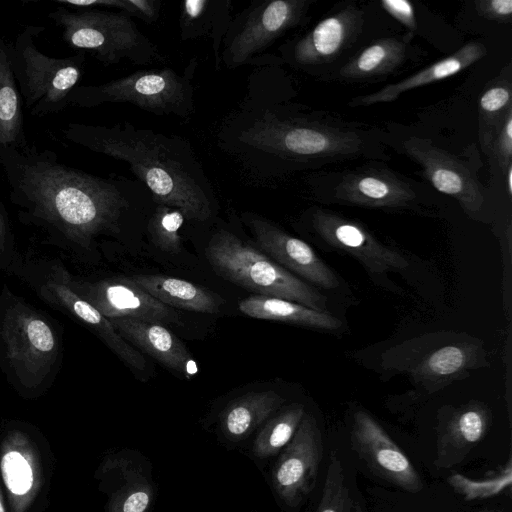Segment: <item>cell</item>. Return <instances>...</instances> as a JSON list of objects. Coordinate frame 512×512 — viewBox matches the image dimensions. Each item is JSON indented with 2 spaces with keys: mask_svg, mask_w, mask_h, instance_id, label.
Returning <instances> with one entry per match:
<instances>
[{
  "mask_svg": "<svg viewBox=\"0 0 512 512\" xmlns=\"http://www.w3.org/2000/svg\"><path fill=\"white\" fill-rule=\"evenodd\" d=\"M307 4L304 0H273L252 4L232 21L223 41L221 61L229 68L245 64L297 25Z\"/></svg>",
  "mask_w": 512,
  "mask_h": 512,
  "instance_id": "ba28073f",
  "label": "cell"
},
{
  "mask_svg": "<svg viewBox=\"0 0 512 512\" xmlns=\"http://www.w3.org/2000/svg\"><path fill=\"white\" fill-rule=\"evenodd\" d=\"M184 215L178 209L156 204L147 224L152 242L160 250L170 254H178L181 250L180 228Z\"/></svg>",
  "mask_w": 512,
  "mask_h": 512,
  "instance_id": "83f0119b",
  "label": "cell"
},
{
  "mask_svg": "<svg viewBox=\"0 0 512 512\" xmlns=\"http://www.w3.org/2000/svg\"><path fill=\"white\" fill-rule=\"evenodd\" d=\"M44 31V26L27 25L13 42L8 43L23 105L34 117H45L66 109L70 94L79 86L84 74V53L56 58L37 47L36 40Z\"/></svg>",
  "mask_w": 512,
  "mask_h": 512,
  "instance_id": "5b68a950",
  "label": "cell"
},
{
  "mask_svg": "<svg viewBox=\"0 0 512 512\" xmlns=\"http://www.w3.org/2000/svg\"><path fill=\"white\" fill-rule=\"evenodd\" d=\"M486 54L485 46L480 42H469L455 53L437 61L415 74L381 88L379 91L356 99L352 106H369L391 102L402 93L436 81L451 77L474 64Z\"/></svg>",
  "mask_w": 512,
  "mask_h": 512,
  "instance_id": "d6986e66",
  "label": "cell"
},
{
  "mask_svg": "<svg viewBox=\"0 0 512 512\" xmlns=\"http://www.w3.org/2000/svg\"><path fill=\"white\" fill-rule=\"evenodd\" d=\"M62 134L78 146L128 163L155 204L178 209L189 220L204 222L213 216L212 184L182 137L135 127L127 121L111 126L71 122Z\"/></svg>",
  "mask_w": 512,
  "mask_h": 512,
  "instance_id": "7a4b0ae2",
  "label": "cell"
},
{
  "mask_svg": "<svg viewBox=\"0 0 512 512\" xmlns=\"http://www.w3.org/2000/svg\"><path fill=\"white\" fill-rule=\"evenodd\" d=\"M218 138L223 150L256 170L274 160L353 154L362 144L353 132L283 117L251 90L238 109L224 119Z\"/></svg>",
  "mask_w": 512,
  "mask_h": 512,
  "instance_id": "3957f363",
  "label": "cell"
},
{
  "mask_svg": "<svg viewBox=\"0 0 512 512\" xmlns=\"http://www.w3.org/2000/svg\"><path fill=\"white\" fill-rule=\"evenodd\" d=\"M243 218L258 246L280 266L321 288L338 287L335 272L306 242L286 233L262 216L246 213Z\"/></svg>",
  "mask_w": 512,
  "mask_h": 512,
  "instance_id": "8fae6325",
  "label": "cell"
},
{
  "mask_svg": "<svg viewBox=\"0 0 512 512\" xmlns=\"http://www.w3.org/2000/svg\"><path fill=\"white\" fill-rule=\"evenodd\" d=\"M406 45L397 38L377 40L366 47L341 69L345 78H366L391 72L398 67L405 57Z\"/></svg>",
  "mask_w": 512,
  "mask_h": 512,
  "instance_id": "484cf974",
  "label": "cell"
},
{
  "mask_svg": "<svg viewBox=\"0 0 512 512\" xmlns=\"http://www.w3.org/2000/svg\"><path fill=\"white\" fill-rule=\"evenodd\" d=\"M283 401L279 394L271 390L250 392L228 406L224 415V426L232 435H243L278 408Z\"/></svg>",
  "mask_w": 512,
  "mask_h": 512,
  "instance_id": "4316f807",
  "label": "cell"
},
{
  "mask_svg": "<svg viewBox=\"0 0 512 512\" xmlns=\"http://www.w3.org/2000/svg\"><path fill=\"white\" fill-rule=\"evenodd\" d=\"M362 23V13L348 7L320 21L292 49L299 65H312L334 58L353 38Z\"/></svg>",
  "mask_w": 512,
  "mask_h": 512,
  "instance_id": "2e32d148",
  "label": "cell"
},
{
  "mask_svg": "<svg viewBox=\"0 0 512 512\" xmlns=\"http://www.w3.org/2000/svg\"><path fill=\"white\" fill-rule=\"evenodd\" d=\"M6 325L9 356L17 364L40 369L45 367L56 352V338L48 323L33 313H21ZM23 364V367H24Z\"/></svg>",
  "mask_w": 512,
  "mask_h": 512,
  "instance_id": "44dd1931",
  "label": "cell"
},
{
  "mask_svg": "<svg viewBox=\"0 0 512 512\" xmlns=\"http://www.w3.org/2000/svg\"><path fill=\"white\" fill-rule=\"evenodd\" d=\"M316 512H355L344 469L335 451L330 454L322 498Z\"/></svg>",
  "mask_w": 512,
  "mask_h": 512,
  "instance_id": "4dcf8cb0",
  "label": "cell"
},
{
  "mask_svg": "<svg viewBox=\"0 0 512 512\" xmlns=\"http://www.w3.org/2000/svg\"><path fill=\"white\" fill-rule=\"evenodd\" d=\"M479 107L482 118L498 120L500 123L505 114L512 109L511 89L505 85L487 89L479 99Z\"/></svg>",
  "mask_w": 512,
  "mask_h": 512,
  "instance_id": "836d02e7",
  "label": "cell"
},
{
  "mask_svg": "<svg viewBox=\"0 0 512 512\" xmlns=\"http://www.w3.org/2000/svg\"><path fill=\"white\" fill-rule=\"evenodd\" d=\"M481 512H503V511H500V510H484V511H481Z\"/></svg>",
  "mask_w": 512,
  "mask_h": 512,
  "instance_id": "ab89813d",
  "label": "cell"
},
{
  "mask_svg": "<svg viewBox=\"0 0 512 512\" xmlns=\"http://www.w3.org/2000/svg\"><path fill=\"white\" fill-rule=\"evenodd\" d=\"M48 17L61 28L63 41L77 53H90L105 65L128 60L136 65L163 61L157 47L123 11L59 6Z\"/></svg>",
  "mask_w": 512,
  "mask_h": 512,
  "instance_id": "277c9868",
  "label": "cell"
},
{
  "mask_svg": "<svg viewBox=\"0 0 512 512\" xmlns=\"http://www.w3.org/2000/svg\"><path fill=\"white\" fill-rule=\"evenodd\" d=\"M336 197L359 206L397 208L407 206L415 193L391 173L371 170L345 176L336 187Z\"/></svg>",
  "mask_w": 512,
  "mask_h": 512,
  "instance_id": "e0dca14e",
  "label": "cell"
},
{
  "mask_svg": "<svg viewBox=\"0 0 512 512\" xmlns=\"http://www.w3.org/2000/svg\"><path fill=\"white\" fill-rule=\"evenodd\" d=\"M472 354L469 348L449 345L433 352L419 367L418 373L433 380H447L471 367Z\"/></svg>",
  "mask_w": 512,
  "mask_h": 512,
  "instance_id": "f546056e",
  "label": "cell"
},
{
  "mask_svg": "<svg viewBox=\"0 0 512 512\" xmlns=\"http://www.w3.org/2000/svg\"><path fill=\"white\" fill-rule=\"evenodd\" d=\"M404 149L421 165L424 176L436 190L456 199L469 215L481 210L483 193L463 161L426 139L412 137L405 141Z\"/></svg>",
  "mask_w": 512,
  "mask_h": 512,
  "instance_id": "7c38bea8",
  "label": "cell"
},
{
  "mask_svg": "<svg viewBox=\"0 0 512 512\" xmlns=\"http://www.w3.org/2000/svg\"><path fill=\"white\" fill-rule=\"evenodd\" d=\"M238 309L251 318L288 322L321 330H336L342 325L339 319L328 312L263 295H252L241 300Z\"/></svg>",
  "mask_w": 512,
  "mask_h": 512,
  "instance_id": "d4e9b609",
  "label": "cell"
},
{
  "mask_svg": "<svg viewBox=\"0 0 512 512\" xmlns=\"http://www.w3.org/2000/svg\"><path fill=\"white\" fill-rule=\"evenodd\" d=\"M0 512H5L1 502H0Z\"/></svg>",
  "mask_w": 512,
  "mask_h": 512,
  "instance_id": "60d3db41",
  "label": "cell"
},
{
  "mask_svg": "<svg viewBox=\"0 0 512 512\" xmlns=\"http://www.w3.org/2000/svg\"><path fill=\"white\" fill-rule=\"evenodd\" d=\"M0 167L23 222L83 246L100 234L119 233L132 195L145 186L119 175L85 172L30 144L0 148Z\"/></svg>",
  "mask_w": 512,
  "mask_h": 512,
  "instance_id": "6da1fadb",
  "label": "cell"
},
{
  "mask_svg": "<svg viewBox=\"0 0 512 512\" xmlns=\"http://www.w3.org/2000/svg\"><path fill=\"white\" fill-rule=\"evenodd\" d=\"M351 445L380 478L410 493H418L423 489L421 477L401 448L363 410L353 415Z\"/></svg>",
  "mask_w": 512,
  "mask_h": 512,
  "instance_id": "9c48e42d",
  "label": "cell"
},
{
  "mask_svg": "<svg viewBox=\"0 0 512 512\" xmlns=\"http://www.w3.org/2000/svg\"><path fill=\"white\" fill-rule=\"evenodd\" d=\"M212 269L247 290L328 312L326 297L227 230L216 232L205 249Z\"/></svg>",
  "mask_w": 512,
  "mask_h": 512,
  "instance_id": "8992f818",
  "label": "cell"
},
{
  "mask_svg": "<svg viewBox=\"0 0 512 512\" xmlns=\"http://www.w3.org/2000/svg\"><path fill=\"white\" fill-rule=\"evenodd\" d=\"M491 423V412L481 403H469L457 409L448 419L438 438V467L460 463L472 447L483 439Z\"/></svg>",
  "mask_w": 512,
  "mask_h": 512,
  "instance_id": "ac0fdd59",
  "label": "cell"
},
{
  "mask_svg": "<svg viewBox=\"0 0 512 512\" xmlns=\"http://www.w3.org/2000/svg\"><path fill=\"white\" fill-rule=\"evenodd\" d=\"M149 504V496L143 491L131 494L124 502L123 512H144Z\"/></svg>",
  "mask_w": 512,
  "mask_h": 512,
  "instance_id": "74e56055",
  "label": "cell"
},
{
  "mask_svg": "<svg viewBox=\"0 0 512 512\" xmlns=\"http://www.w3.org/2000/svg\"><path fill=\"white\" fill-rule=\"evenodd\" d=\"M506 174H507V189H508V193L509 195L512 194V164L508 166V168L506 169Z\"/></svg>",
  "mask_w": 512,
  "mask_h": 512,
  "instance_id": "f35d334b",
  "label": "cell"
},
{
  "mask_svg": "<svg viewBox=\"0 0 512 512\" xmlns=\"http://www.w3.org/2000/svg\"><path fill=\"white\" fill-rule=\"evenodd\" d=\"M382 8L401 22L410 31H415L417 28V21L415 11L412 4L407 0H382Z\"/></svg>",
  "mask_w": 512,
  "mask_h": 512,
  "instance_id": "8d00e7d4",
  "label": "cell"
},
{
  "mask_svg": "<svg viewBox=\"0 0 512 512\" xmlns=\"http://www.w3.org/2000/svg\"><path fill=\"white\" fill-rule=\"evenodd\" d=\"M322 452L317 422L312 415L304 414L275 472L277 488L289 504H297L313 489Z\"/></svg>",
  "mask_w": 512,
  "mask_h": 512,
  "instance_id": "5bb4252c",
  "label": "cell"
},
{
  "mask_svg": "<svg viewBox=\"0 0 512 512\" xmlns=\"http://www.w3.org/2000/svg\"><path fill=\"white\" fill-rule=\"evenodd\" d=\"M493 141L498 163L506 171L512 164V109L501 120Z\"/></svg>",
  "mask_w": 512,
  "mask_h": 512,
  "instance_id": "e575fe53",
  "label": "cell"
},
{
  "mask_svg": "<svg viewBox=\"0 0 512 512\" xmlns=\"http://www.w3.org/2000/svg\"><path fill=\"white\" fill-rule=\"evenodd\" d=\"M23 106L10 62L8 43L0 35V148L22 149L29 144Z\"/></svg>",
  "mask_w": 512,
  "mask_h": 512,
  "instance_id": "cb8c5ba5",
  "label": "cell"
},
{
  "mask_svg": "<svg viewBox=\"0 0 512 512\" xmlns=\"http://www.w3.org/2000/svg\"><path fill=\"white\" fill-rule=\"evenodd\" d=\"M448 484L465 500L486 499L510 489L512 484V460L499 473L484 479H471L460 473H453L447 478Z\"/></svg>",
  "mask_w": 512,
  "mask_h": 512,
  "instance_id": "f1b7e54d",
  "label": "cell"
},
{
  "mask_svg": "<svg viewBox=\"0 0 512 512\" xmlns=\"http://www.w3.org/2000/svg\"><path fill=\"white\" fill-rule=\"evenodd\" d=\"M127 341L185 379L198 372L197 363L184 343L166 326L132 318L109 319Z\"/></svg>",
  "mask_w": 512,
  "mask_h": 512,
  "instance_id": "9a60e30c",
  "label": "cell"
},
{
  "mask_svg": "<svg viewBox=\"0 0 512 512\" xmlns=\"http://www.w3.org/2000/svg\"><path fill=\"white\" fill-rule=\"evenodd\" d=\"M85 299L108 319L132 318L164 326H183L181 314L149 295L127 277L90 284Z\"/></svg>",
  "mask_w": 512,
  "mask_h": 512,
  "instance_id": "4fadbf2b",
  "label": "cell"
},
{
  "mask_svg": "<svg viewBox=\"0 0 512 512\" xmlns=\"http://www.w3.org/2000/svg\"><path fill=\"white\" fill-rule=\"evenodd\" d=\"M231 11L230 0L184 1L179 18L181 39H211L216 66H219L223 41L233 21Z\"/></svg>",
  "mask_w": 512,
  "mask_h": 512,
  "instance_id": "603a6c76",
  "label": "cell"
},
{
  "mask_svg": "<svg viewBox=\"0 0 512 512\" xmlns=\"http://www.w3.org/2000/svg\"><path fill=\"white\" fill-rule=\"evenodd\" d=\"M48 292L64 307L89 325L132 370L146 372L147 362L145 358L118 333L110 320L92 304L78 296L65 284L57 281L48 283Z\"/></svg>",
  "mask_w": 512,
  "mask_h": 512,
  "instance_id": "ffe728a7",
  "label": "cell"
},
{
  "mask_svg": "<svg viewBox=\"0 0 512 512\" xmlns=\"http://www.w3.org/2000/svg\"><path fill=\"white\" fill-rule=\"evenodd\" d=\"M312 226L326 244L357 259L371 275L381 276L408 266L401 253L381 243L357 222L316 210L312 215Z\"/></svg>",
  "mask_w": 512,
  "mask_h": 512,
  "instance_id": "30bf717a",
  "label": "cell"
},
{
  "mask_svg": "<svg viewBox=\"0 0 512 512\" xmlns=\"http://www.w3.org/2000/svg\"><path fill=\"white\" fill-rule=\"evenodd\" d=\"M127 278L159 302L174 309L216 314L225 303L218 295L182 279L153 274Z\"/></svg>",
  "mask_w": 512,
  "mask_h": 512,
  "instance_id": "7402d4cb",
  "label": "cell"
},
{
  "mask_svg": "<svg viewBox=\"0 0 512 512\" xmlns=\"http://www.w3.org/2000/svg\"><path fill=\"white\" fill-rule=\"evenodd\" d=\"M196 67L193 58L181 74L170 68L148 69L99 85H79L70 94L69 106L129 103L156 115L187 118L194 112L192 80Z\"/></svg>",
  "mask_w": 512,
  "mask_h": 512,
  "instance_id": "52a82bcc",
  "label": "cell"
},
{
  "mask_svg": "<svg viewBox=\"0 0 512 512\" xmlns=\"http://www.w3.org/2000/svg\"><path fill=\"white\" fill-rule=\"evenodd\" d=\"M474 5L478 14L484 18L511 22L512 0H477Z\"/></svg>",
  "mask_w": 512,
  "mask_h": 512,
  "instance_id": "d590c367",
  "label": "cell"
},
{
  "mask_svg": "<svg viewBox=\"0 0 512 512\" xmlns=\"http://www.w3.org/2000/svg\"><path fill=\"white\" fill-rule=\"evenodd\" d=\"M303 405L294 403L273 419L264 429V444L267 450H278L294 436L303 416Z\"/></svg>",
  "mask_w": 512,
  "mask_h": 512,
  "instance_id": "1f68e13d",
  "label": "cell"
},
{
  "mask_svg": "<svg viewBox=\"0 0 512 512\" xmlns=\"http://www.w3.org/2000/svg\"><path fill=\"white\" fill-rule=\"evenodd\" d=\"M1 470L7 488L14 494L27 493L33 482V475L27 460L16 451L7 453L1 462Z\"/></svg>",
  "mask_w": 512,
  "mask_h": 512,
  "instance_id": "d6a6232c",
  "label": "cell"
}]
</instances>
